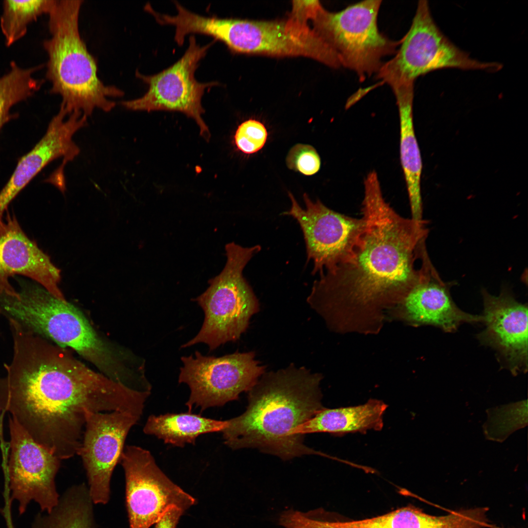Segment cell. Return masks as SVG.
I'll list each match as a JSON object with an SVG mask.
<instances>
[{"mask_svg": "<svg viewBox=\"0 0 528 528\" xmlns=\"http://www.w3.org/2000/svg\"><path fill=\"white\" fill-rule=\"evenodd\" d=\"M12 338V359L0 378V410L60 460L77 455L87 412L142 415L150 392L95 372L31 331L18 330Z\"/></svg>", "mask_w": 528, "mask_h": 528, "instance_id": "obj_1", "label": "cell"}, {"mask_svg": "<svg viewBox=\"0 0 528 528\" xmlns=\"http://www.w3.org/2000/svg\"><path fill=\"white\" fill-rule=\"evenodd\" d=\"M359 242L345 262L320 275L307 298L337 332L376 333L387 309L398 306L419 283L416 266L427 252L428 230L399 215L384 199L377 174L364 180Z\"/></svg>", "mask_w": 528, "mask_h": 528, "instance_id": "obj_2", "label": "cell"}, {"mask_svg": "<svg viewBox=\"0 0 528 528\" xmlns=\"http://www.w3.org/2000/svg\"><path fill=\"white\" fill-rule=\"evenodd\" d=\"M322 376L293 365L264 374L249 390L241 415L226 420L221 432L233 450L257 448L284 460L320 454L304 443V425L324 407Z\"/></svg>", "mask_w": 528, "mask_h": 528, "instance_id": "obj_3", "label": "cell"}, {"mask_svg": "<svg viewBox=\"0 0 528 528\" xmlns=\"http://www.w3.org/2000/svg\"><path fill=\"white\" fill-rule=\"evenodd\" d=\"M16 280L20 288L14 294L0 292V315L61 347L73 349L112 380L128 387L134 383L138 372L125 364L78 308L41 285Z\"/></svg>", "mask_w": 528, "mask_h": 528, "instance_id": "obj_4", "label": "cell"}, {"mask_svg": "<svg viewBox=\"0 0 528 528\" xmlns=\"http://www.w3.org/2000/svg\"><path fill=\"white\" fill-rule=\"evenodd\" d=\"M83 2L54 0L48 14L51 37L43 45L48 56L46 77L52 85L50 93L61 96V106L68 115L79 111L88 117L95 109L111 111L116 104L109 98L122 97L124 93L104 85L98 76L97 62L79 31Z\"/></svg>", "mask_w": 528, "mask_h": 528, "instance_id": "obj_5", "label": "cell"}, {"mask_svg": "<svg viewBox=\"0 0 528 528\" xmlns=\"http://www.w3.org/2000/svg\"><path fill=\"white\" fill-rule=\"evenodd\" d=\"M227 261L221 272L208 281L206 290L193 299L201 308L204 319L198 334L181 348L198 343L213 351L239 339L251 317L259 309L258 301L244 278V268L261 246L242 247L235 242L225 246Z\"/></svg>", "mask_w": 528, "mask_h": 528, "instance_id": "obj_6", "label": "cell"}, {"mask_svg": "<svg viewBox=\"0 0 528 528\" xmlns=\"http://www.w3.org/2000/svg\"><path fill=\"white\" fill-rule=\"evenodd\" d=\"M381 0H364L337 12L322 6L314 18L313 29L335 52L341 66L354 71L359 80L377 73L382 59L395 54L401 41L380 33L377 23Z\"/></svg>", "mask_w": 528, "mask_h": 528, "instance_id": "obj_7", "label": "cell"}, {"mask_svg": "<svg viewBox=\"0 0 528 528\" xmlns=\"http://www.w3.org/2000/svg\"><path fill=\"white\" fill-rule=\"evenodd\" d=\"M395 56L384 63L377 78L392 88L414 85L419 76L445 68L497 71L501 65L482 62L456 46L435 22L427 1L419 0L411 27Z\"/></svg>", "mask_w": 528, "mask_h": 528, "instance_id": "obj_8", "label": "cell"}, {"mask_svg": "<svg viewBox=\"0 0 528 528\" xmlns=\"http://www.w3.org/2000/svg\"><path fill=\"white\" fill-rule=\"evenodd\" d=\"M179 383L186 384L190 394L185 405L201 412L221 407L248 391L264 373L254 352H239L220 357L206 356L196 351L195 355L181 357Z\"/></svg>", "mask_w": 528, "mask_h": 528, "instance_id": "obj_9", "label": "cell"}, {"mask_svg": "<svg viewBox=\"0 0 528 528\" xmlns=\"http://www.w3.org/2000/svg\"><path fill=\"white\" fill-rule=\"evenodd\" d=\"M216 42L200 46L194 35L189 38V46L183 56L173 65L162 71L144 75L138 70L136 76L148 86L142 97L123 101L120 104L133 111L167 110L182 112L197 122L200 134L206 140L210 138L208 127L202 118L204 110L201 98L205 89L219 85L218 82L200 83L195 77L200 61Z\"/></svg>", "mask_w": 528, "mask_h": 528, "instance_id": "obj_10", "label": "cell"}, {"mask_svg": "<svg viewBox=\"0 0 528 528\" xmlns=\"http://www.w3.org/2000/svg\"><path fill=\"white\" fill-rule=\"evenodd\" d=\"M119 462L125 474L130 528H150L170 507L184 511L195 504V499L162 471L149 450L126 445Z\"/></svg>", "mask_w": 528, "mask_h": 528, "instance_id": "obj_11", "label": "cell"}, {"mask_svg": "<svg viewBox=\"0 0 528 528\" xmlns=\"http://www.w3.org/2000/svg\"><path fill=\"white\" fill-rule=\"evenodd\" d=\"M10 452L4 465L12 501H16L20 515L34 501L42 512H50L60 496L55 484L60 460L37 443L9 416Z\"/></svg>", "mask_w": 528, "mask_h": 528, "instance_id": "obj_12", "label": "cell"}, {"mask_svg": "<svg viewBox=\"0 0 528 528\" xmlns=\"http://www.w3.org/2000/svg\"><path fill=\"white\" fill-rule=\"evenodd\" d=\"M290 209L282 213L295 219L303 231L308 261L314 263L312 274L331 269L347 261L357 245L364 231V219L335 212L320 200L312 201L305 193L306 208H302L288 192Z\"/></svg>", "mask_w": 528, "mask_h": 528, "instance_id": "obj_13", "label": "cell"}, {"mask_svg": "<svg viewBox=\"0 0 528 528\" xmlns=\"http://www.w3.org/2000/svg\"><path fill=\"white\" fill-rule=\"evenodd\" d=\"M228 48L234 52L304 56L328 66L334 55L308 23L292 17L283 21L233 19Z\"/></svg>", "mask_w": 528, "mask_h": 528, "instance_id": "obj_14", "label": "cell"}, {"mask_svg": "<svg viewBox=\"0 0 528 528\" xmlns=\"http://www.w3.org/2000/svg\"><path fill=\"white\" fill-rule=\"evenodd\" d=\"M141 416L129 412H86L81 456L94 504L105 505L110 495L113 471L131 428Z\"/></svg>", "mask_w": 528, "mask_h": 528, "instance_id": "obj_15", "label": "cell"}, {"mask_svg": "<svg viewBox=\"0 0 528 528\" xmlns=\"http://www.w3.org/2000/svg\"><path fill=\"white\" fill-rule=\"evenodd\" d=\"M485 329L479 334L481 343L497 352L506 367L516 375L528 369V307L506 289L499 295L482 292Z\"/></svg>", "mask_w": 528, "mask_h": 528, "instance_id": "obj_16", "label": "cell"}, {"mask_svg": "<svg viewBox=\"0 0 528 528\" xmlns=\"http://www.w3.org/2000/svg\"><path fill=\"white\" fill-rule=\"evenodd\" d=\"M67 114L63 108L50 121L46 132L34 148L19 160L13 174L0 192V220L8 205L48 164L63 157L64 164L73 160L80 148L73 136L87 125L81 113Z\"/></svg>", "mask_w": 528, "mask_h": 528, "instance_id": "obj_17", "label": "cell"}, {"mask_svg": "<svg viewBox=\"0 0 528 528\" xmlns=\"http://www.w3.org/2000/svg\"><path fill=\"white\" fill-rule=\"evenodd\" d=\"M15 275L37 282L55 297L66 301L58 286L61 271L36 242L28 237L14 215L0 220V291L15 292L9 278Z\"/></svg>", "mask_w": 528, "mask_h": 528, "instance_id": "obj_18", "label": "cell"}, {"mask_svg": "<svg viewBox=\"0 0 528 528\" xmlns=\"http://www.w3.org/2000/svg\"><path fill=\"white\" fill-rule=\"evenodd\" d=\"M450 284L443 282L431 263L419 283L398 305L401 314L414 325H430L453 332L465 323L483 322L482 315L463 311L453 301Z\"/></svg>", "mask_w": 528, "mask_h": 528, "instance_id": "obj_19", "label": "cell"}, {"mask_svg": "<svg viewBox=\"0 0 528 528\" xmlns=\"http://www.w3.org/2000/svg\"><path fill=\"white\" fill-rule=\"evenodd\" d=\"M398 109L400 123V157L410 202L411 219L423 220L420 190L422 161L413 124L414 88L393 91Z\"/></svg>", "mask_w": 528, "mask_h": 528, "instance_id": "obj_20", "label": "cell"}, {"mask_svg": "<svg viewBox=\"0 0 528 528\" xmlns=\"http://www.w3.org/2000/svg\"><path fill=\"white\" fill-rule=\"evenodd\" d=\"M387 408L384 402L375 399L357 406L324 408L304 425L303 433L325 432L340 436L364 433L369 430L379 431L383 426V416Z\"/></svg>", "mask_w": 528, "mask_h": 528, "instance_id": "obj_21", "label": "cell"}, {"mask_svg": "<svg viewBox=\"0 0 528 528\" xmlns=\"http://www.w3.org/2000/svg\"><path fill=\"white\" fill-rule=\"evenodd\" d=\"M226 420L202 417L192 412L166 413L149 417L143 427L145 434L153 435L165 443L183 447L186 444L195 445L200 435L221 432Z\"/></svg>", "mask_w": 528, "mask_h": 528, "instance_id": "obj_22", "label": "cell"}, {"mask_svg": "<svg viewBox=\"0 0 528 528\" xmlns=\"http://www.w3.org/2000/svg\"><path fill=\"white\" fill-rule=\"evenodd\" d=\"M93 505L86 485H73L50 512L35 517L31 528H96Z\"/></svg>", "mask_w": 528, "mask_h": 528, "instance_id": "obj_23", "label": "cell"}, {"mask_svg": "<svg viewBox=\"0 0 528 528\" xmlns=\"http://www.w3.org/2000/svg\"><path fill=\"white\" fill-rule=\"evenodd\" d=\"M335 528H450L445 516H434L408 506L382 515L360 520L331 522Z\"/></svg>", "mask_w": 528, "mask_h": 528, "instance_id": "obj_24", "label": "cell"}, {"mask_svg": "<svg viewBox=\"0 0 528 528\" xmlns=\"http://www.w3.org/2000/svg\"><path fill=\"white\" fill-rule=\"evenodd\" d=\"M41 66L23 68L11 62L9 71L0 77V130L11 118L12 107L40 89L43 81L35 79L33 74Z\"/></svg>", "mask_w": 528, "mask_h": 528, "instance_id": "obj_25", "label": "cell"}, {"mask_svg": "<svg viewBox=\"0 0 528 528\" xmlns=\"http://www.w3.org/2000/svg\"><path fill=\"white\" fill-rule=\"evenodd\" d=\"M54 0H4L0 25L6 45L22 38L29 24L39 16L48 14Z\"/></svg>", "mask_w": 528, "mask_h": 528, "instance_id": "obj_26", "label": "cell"}, {"mask_svg": "<svg viewBox=\"0 0 528 528\" xmlns=\"http://www.w3.org/2000/svg\"><path fill=\"white\" fill-rule=\"evenodd\" d=\"M268 133L264 124L255 119L242 123L237 129L234 141L242 153L251 154L261 150L267 139Z\"/></svg>", "mask_w": 528, "mask_h": 528, "instance_id": "obj_27", "label": "cell"}, {"mask_svg": "<svg viewBox=\"0 0 528 528\" xmlns=\"http://www.w3.org/2000/svg\"><path fill=\"white\" fill-rule=\"evenodd\" d=\"M286 164L292 170L306 176H312L320 169L321 159L316 150L311 146L297 144L289 150Z\"/></svg>", "mask_w": 528, "mask_h": 528, "instance_id": "obj_28", "label": "cell"}, {"mask_svg": "<svg viewBox=\"0 0 528 528\" xmlns=\"http://www.w3.org/2000/svg\"><path fill=\"white\" fill-rule=\"evenodd\" d=\"M286 526L287 528H335L330 522L311 519L294 511L288 516Z\"/></svg>", "mask_w": 528, "mask_h": 528, "instance_id": "obj_29", "label": "cell"}, {"mask_svg": "<svg viewBox=\"0 0 528 528\" xmlns=\"http://www.w3.org/2000/svg\"><path fill=\"white\" fill-rule=\"evenodd\" d=\"M183 512L182 509L177 506L170 507L155 523V528H176Z\"/></svg>", "mask_w": 528, "mask_h": 528, "instance_id": "obj_30", "label": "cell"}]
</instances>
